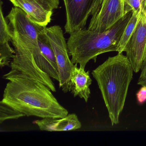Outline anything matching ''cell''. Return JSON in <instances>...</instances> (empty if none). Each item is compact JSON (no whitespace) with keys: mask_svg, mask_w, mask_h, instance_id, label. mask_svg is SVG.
<instances>
[{"mask_svg":"<svg viewBox=\"0 0 146 146\" xmlns=\"http://www.w3.org/2000/svg\"><path fill=\"white\" fill-rule=\"evenodd\" d=\"M1 101L25 116L42 118H60L69 114L47 86L23 76L9 78Z\"/></svg>","mask_w":146,"mask_h":146,"instance_id":"6da1fadb","label":"cell"},{"mask_svg":"<svg viewBox=\"0 0 146 146\" xmlns=\"http://www.w3.org/2000/svg\"><path fill=\"white\" fill-rule=\"evenodd\" d=\"M133 72L127 57L122 53L109 57L92 71L112 125L119 123Z\"/></svg>","mask_w":146,"mask_h":146,"instance_id":"7a4b0ae2","label":"cell"},{"mask_svg":"<svg viewBox=\"0 0 146 146\" xmlns=\"http://www.w3.org/2000/svg\"><path fill=\"white\" fill-rule=\"evenodd\" d=\"M132 15V11L128 13L104 32L84 28L70 34L67 44L72 63L85 69L91 60L96 62L98 55L117 52L120 38Z\"/></svg>","mask_w":146,"mask_h":146,"instance_id":"3957f363","label":"cell"},{"mask_svg":"<svg viewBox=\"0 0 146 146\" xmlns=\"http://www.w3.org/2000/svg\"><path fill=\"white\" fill-rule=\"evenodd\" d=\"M12 33L11 42L15 50V56L10 64L11 70L3 76V78L7 80L13 76L29 78L42 83L52 92H56L52 78L38 66L33 54L12 31Z\"/></svg>","mask_w":146,"mask_h":146,"instance_id":"277c9868","label":"cell"},{"mask_svg":"<svg viewBox=\"0 0 146 146\" xmlns=\"http://www.w3.org/2000/svg\"><path fill=\"white\" fill-rule=\"evenodd\" d=\"M45 32L52 48L57 61L59 85L64 93L70 92L71 73L75 64L70 59L67 42L62 28L58 25L46 27Z\"/></svg>","mask_w":146,"mask_h":146,"instance_id":"5b68a950","label":"cell"},{"mask_svg":"<svg viewBox=\"0 0 146 146\" xmlns=\"http://www.w3.org/2000/svg\"><path fill=\"white\" fill-rule=\"evenodd\" d=\"M124 52L133 71L138 72L146 58V14L141 13Z\"/></svg>","mask_w":146,"mask_h":146,"instance_id":"8992f818","label":"cell"},{"mask_svg":"<svg viewBox=\"0 0 146 146\" xmlns=\"http://www.w3.org/2000/svg\"><path fill=\"white\" fill-rule=\"evenodd\" d=\"M94 0H63L65 8V32L71 34L84 29L91 16Z\"/></svg>","mask_w":146,"mask_h":146,"instance_id":"52a82bcc","label":"cell"},{"mask_svg":"<svg viewBox=\"0 0 146 146\" xmlns=\"http://www.w3.org/2000/svg\"><path fill=\"white\" fill-rule=\"evenodd\" d=\"M123 17L122 0H108L96 14L91 16L88 29L96 32H104Z\"/></svg>","mask_w":146,"mask_h":146,"instance_id":"ba28073f","label":"cell"},{"mask_svg":"<svg viewBox=\"0 0 146 146\" xmlns=\"http://www.w3.org/2000/svg\"><path fill=\"white\" fill-rule=\"evenodd\" d=\"M14 7L20 8L35 23L46 27L51 22L53 11H48L35 0H9Z\"/></svg>","mask_w":146,"mask_h":146,"instance_id":"9c48e42d","label":"cell"},{"mask_svg":"<svg viewBox=\"0 0 146 146\" xmlns=\"http://www.w3.org/2000/svg\"><path fill=\"white\" fill-rule=\"evenodd\" d=\"M41 131H73L82 127V123L75 113L60 118H46L34 121Z\"/></svg>","mask_w":146,"mask_h":146,"instance_id":"30bf717a","label":"cell"},{"mask_svg":"<svg viewBox=\"0 0 146 146\" xmlns=\"http://www.w3.org/2000/svg\"><path fill=\"white\" fill-rule=\"evenodd\" d=\"M70 92L74 97L78 96L88 102L90 97V86L92 83V79L89 71H86L85 69L78 66L75 64L71 73Z\"/></svg>","mask_w":146,"mask_h":146,"instance_id":"8fae6325","label":"cell"},{"mask_svg":"<svg viewBox=\"0 0 146 146\" xmlns=\"http://www.w3.org/2000/svg\"><path fill=\"white\" fill-rule=\"evenodd\" d=\"M141 13L132 12V16L128 22L120 38L117 51L118 53H122L124 52L125 47L135 30Z\"/></svg>","mask_w":146,"mask_h":146,"instance_id":"7c38bea8","label":"cell"},{"mask_svg":"<svg viewBox=\"0 0 146 146\" xmlns=\"http://www.w3.org/2000/svg\"><path fill=\"white\" fill-rule=\"evenodd\" d=\"M45 29L38 35V44L43 55L50 61L54 67L58 70L55 54L48 38L45 34Z\"/></svg>","mask_w":146,"mask_h":146,"instance_id":"4fadbf2b","label":"cell"},{"mask_svg":"<svg viewBox=\"0 0 146 146\" xmlns=\"http://www.w3.org/2000/svg\"><path fill=\"white\" fill-rule=\"evenodd\" d=\"M123 16L130 11L146 14V0H122Z\"/></svg>","mask_w":146,"mask_h":146,"instance_id":"5bb4252c","label":"cell"},{"mask_svg":"<svg viewBox=\"0 0 146 146\" xmlns=\"http://www.w3.org/2000/svg\"><path fill=\"white\" fill-rule=\"evenodd\" d=\"M3 2L0 3V43L11 41L12 33L9 24L4 17L3 11Z\"/></svg>","mask_w":146,"mask_h":146,"instance_id":"9a60e30c","label":"cell"},{"mask_svg":"<svg viewBox=\"0 0 146 146\" xmlns=\"http://www.w3.org/2000/svg\"><path fill=\"white\" fill-rule=\"evenodd\" d=\"M25 116L24 113L17 111L13 108L4 103L0 102V123L2 124L6 120L17 119Z\"/></svg>","mask_w":146,"mask_h":146,"instance_id":"2e32d148","label":"cell"},{"mask_svg":"<svg viewBox=\"0 0 146 146\" xmlns=\"http://www.w3.org/2000/svg\"><path fill=\"white\" fill-rule=\"evenodd\" d=\"M15 50L9 42L0 43V66L1 68L11 64L15 56Z\"/></svg>","mask_w":146,"mask_h":146,"instance_id":"e0dca14e","label":"cell"},{"mask_svg":"<svg viewBox=\"0 0 146 146\" xmlns=\"http://www.w3.org/2000/svg\"><path fill=\"white\" fill-rule=\"evenodd\" d=\"M48 11H53L58 9L60 4L59 0H35Z\"/></svg>","mask_w":146,"mask_h":146,"instance_id":"ac0fdd59","label":"cell"},{"mask_svg":"<svg viewBox=\"0 0 146 146\" xmlns=\"http://www.w3.org/2000/svg\"><path fill=\"white\" fill-rule=\"evenodd\" d=\"M141 70V74L137 82V84L146 87V58L143 64Z\"/></svg>","mask_w":146,"mask_h":146,"instance_id":"d6986e66","label":"cell"},{"mask_svg":"<svg viewBox=\"0 0 146 146\" xmlns=\"http://www.w3.org/2000/svg\"><path fill=\"white\" fill-rule=\"evenodd\" d=\"M137 100L138 104L142 105L146 102V87L142 86L136 94Z\"/></svg>","mask_w":146,"mask_h":146,"instance_id":"ffe728a7","label":"cell"},{"mask_svg":"<svg viewBox=\"0 0 146 146\" xmlns=\"http://www.w3.org/2000/svg\"><path fill=\"white\" fill-rule=\"evenodd\" d=\"M108 1V0H94L91 16H93L96 14L102 6L106 2H107Z\"/></svg>","mask_w":146,"mask_h":146,"instance_id":"44dd1931","label":"cell"}]
</instances>
